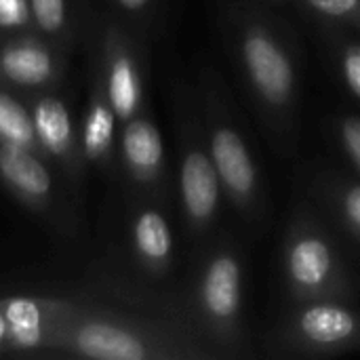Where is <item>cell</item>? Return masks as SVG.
<instances>
[{
  "label": "cell",
  "instance_id": "cell-1",
  "mask_svg": "<svg viewBox=\"0 0 360 360\" xmlns=\"http://www.w3.org/2000/svg\"><path fill=\"white\" fill-rule=\"evenodd\" d=\"M243 61L255 91L270 105H285L293 95L295 70L281 42L262 27L245 32L240 42Z\"/></svg>",
  "mask_w": 360,
  "mask_h": 360
},
{
  "label": "cell",
  "instance_id": "cell-2",
  "mask_svg": "<svg viewBox=\"0 0 360 360\" xmlns=\"http://www.w3.org/2000/svg\"><path fill=\"white\" fill-rule=\"evenodd\" d=\"M57 344L97 360H143L152 356L148 340L133 327L112 321H84L76 329H59Z\"/></svg>",
  "mask_w": 360,
  "mask_h": 360
},
{
  "label": "cell",
  "instance_id": "cell-3",
  "mask_svg": "<svg viewBox=\"0 0 360 360\" xmlns=\"http://www.w3.org/2000/svg\"><path fill=\"white\" fill-rule=\"evenodd\" d=\"M101 82L110 99V105L120 122H127L141 112V70L133 49L116 27H110L105 36Z\"/></svg>",
  "mask_w": 360,
  "mask_h": 360
},
{
  "label": "cell",
  "instance_id": "cell-4",
  "mask_svg": "<svg viewBox=\"0 0 360 360\" xmlns=\"http://www.w3.org/2000/svg\"><path fill=\"white\" fill-rule=\"evenodd\" d=\"M30 112L42 154L55 158L63 165V169L76 173L80 169L82 150L76 141L68 105L55 95H40L32 103Z\"/></svg>",
  "mask_w": 360,
  "mask_h": 360
},
{
  "label": "cell",
  "instance_id": "cell-5",
  "mask_svg": "<svg viewBox=\"0 0 360 360\" xmlns=\"http://www.w3.org/2000/svg\"><path fill=\"white\" fill-rule=\"evenodd\" d=\"M179 190L184 211L192 228H207L215 217L219 202V175L211 156L200 148H190L184 154Z\"/></svg>",
  "mask_w": 360,
  "mask_h": 360
},
{
  "label": "cell",
  "instance_id": "cell-6",
  "mask_svg": "<svg viewBox=\"0 0 360 360\" xmlns=\"http://www.w3.org/2000/svg\"><path fill=\"white\" fill-rule=\"evenodd\" d=\"M59 76L57 55L32 38L0 44V78L19 89H44Z\"/></svg>",
  "mask_w": 360,
  "mask_h": 360
},
{
  "label": "cell",
  "instance_id": "cell-7",
  "mask_svg": "<svg viewBox=\"0 0 360 360\" xmlns=\"http://www.w3.org/2000/svg\"><path fill=\"white\" fill-rule=\"evenodd\" d=\"M0 179L34 209L49 207L55 192L44 156L8 143H0Z\"/></svg>",
  "mask_w": 360,
  "mask_h": 360
},
{
  "label": "cell",
  "instance_id": "cell-8",
  "mask_svg": "<svg viewBox=\"0 0 360 360\" xmlns=\"http://www.w3.org/2000/svg\"><path fill=\"white\" fill-rule=\"evenodd\" d=\"M209 146V156L219 175V181L226 186L234 200H249L257 186V171L245 139L232 127L219 124L213 129Z\"/></svg>",
  "mask_w": 360,
  "mask_h": 360
},
{
  "label": "cell",
  "instance_id": "cell-9",
  "mask_svg": "<svg viewBox=\"0 0 360 360\" xmlns=\"http://www.w3.org/2000/svg\"><path fill=\"white\" fill-rule=\"evenodd\" d=\"M122 165L139 186H154L165 171V143L156 124L143 116H133L122 127Z\"/></svg>",
  "mask_w": 360,
  "mask_h": 360
},
{
  "label": "cell",
  "instance_id": "cell-10",
  "mask_svg": "<svg viewBox=\"0 0 360 360\" xmlns=\"http://www.w3.org/2000/svg\"><path fill=\"white\" fill-rule=\"evenodd\" d=\"M240 264L230 253L215 255L202 274L200 302L202 310L215 323H228L238 314L240 308Z\"/></svg>",
  "mask_w": 360,
  "mask_h": 360
},
{
  "label": "cell",
  "instance_id": "cell-11",
  "mask_svg": "<svg viewBox=\"0 0 360 360\" xmlns=\"http://www.w3.org/2000/svg\"><path fill=\"white\" fill-rule=\"evenodd\" d=\"M116 120L118 118L110 105L101 76H97L82 116V137H80L82 158L95 162L97 167H105L110 162L114 152V139H116Z\"/></svg>",
  "mask_w": 360,
  "mask_h": 360
},
{
  "label": "cell",
  "instance_id": "cell-12",
  "mask_svg": "<svg viewBox=\"0 0 360 360\" xmlns=\"http://www.w3.org/2000/svg\"><path fill=\"white\" fill-rule=\"evenodd\" d=\"M131 240L137 259L148 270H162L171 262L173 234L169 221L158 209L146 207L137 211L131 224Z\"/></svg>",
  "mask_w": 360,
  "mask_h": 360
},
{
  "label": "cell",
  "instance_id": "cell-13",
  "mask_svg": "<svg viewBox=\"0 0 360 360\" xmlns=\"http://www.w3.org/2000/svg\"><path fill=\"white\" fill-rule=\"evenodd\" d=\"M289 276L304 291H316L327 285L333 272V253L319 236H302L289 249Z\"/></svg>",
  "mask_w": 360,
  "mask_h": 360
},
{
  "label": "cell",
  "instance_id": "cell-14",
  "mask_svg": "<svg viewBox=\"0 0 360 360\" xmlns=\"http://www.w3.org/2000/svg\"><path fill=\"white\" fill-rule=\"evenodd\" d=\"M300 329L314 344H338L346 342L356 331V321L346 308L321 304L310 306L302 314Z\"/></svg>",
  "mask_w": 360,
  "mask_h": 360
},
{
  "label": "cell",
  "instance_id": "cell-15",
  "mask_svg": "<svg viewBox=\"0 0 360 360\" xmlns=\"http://www.w3.org/2000/svg\"><path fill=\"white\" fill-rule=\"evenodd\" d=\"M0 143H8L42 154L34 131L32 112L4 89H0Z\"/></svg>",
  "mask_w": 360,
  "mask_h": 360
},
{
  "label": "cell",
  "instance_id": "cell-16",
  "mask_svg": "<svg viewBox=\"0 0 360 360\" xmlns=\"http://www.w3.org/2000/svg\"><path fill=\"white\" fill-rule=\"evenodd\" d=\"M32 23L46 36H61L68 27V0H27Z\"/></svg>",
  "mask_w": 360,
  "mask_h": 360
},
{
  "label": "cell",
  "instance_id": "cell-17",
  "mask_svg": "<svg viewBox=\"0 0 360 360\" xmlns=\"http://www.w3.org/2000/svg\"><path fill=\"white\" fill-rule=\"evenodd\" d=\"M32 23L27 0H0V32H21Z\"/></svg>",
  "mask_w": 360,
  "mask_h": 360
},
{
  "label": "cell",
  "instance_id": "cell-18",
  "mask_svg": "<svg viewBox=\"0 0 360 360\" xmlns=\"http://www.w3.org/2000/svg\"><path fill=\"white\" fill-rule=\"evenodd\" d=\"M344 78L348 82V89L360 99V44H352L344 53Z\"/></svg>",
  "mask_w": 360,
  "mask_h": 360
},
{
  "label": "cell",
  "instance_id": "cell-19",
  "mask_svg": "<svg viewBox=\"0 0 360 360\" xmlns=\"http://www.w3.org/2000/svg\"><path fill=\"white\" fill-rule=\"evenodd\" d=\"M308 4L327 17H348L360 8V0H308Z\"/></svg>",
  "mask_w": 360,
  "mask_h": 360
},
{
  "label": "cell",
  "instance_id": "cell-20",
  "mask_svg": "<svg viewBox=\"0 0 360 360\" xmlns=\"http://www.w3.org/2000/svg\"><path fill=\"white\" fill-rule=\"evenodd\" d=\"M342 139H344V146H346L350 158L360 169V118L352 116L342 122Z\"/></svg>",
  "mask_w": 360,
  "mask_h": 360
},
{
  "label": "cell",
  "instance_id": "cell-21",
  "mask_svg": "<svg viewBox=\"0 0 360 360\" xmlns=\"http://www.w3.org/2000/svg\"><path fill=\"white\" fill-rule=\"evenodd\" d=\"M344 213L346 217L360 228V186H354L344 196Z\"/></svg>",
  "mask_w": 360,
  "mask_h": 360
},
{
  "label": "cell",
  "instance_id": "cell-22",
  "mask_svg": "<svg viewBox=\"0 0 360 360\" xmlns=\"http://www.w3.org/2000/svg\"><path fill=\"white\" fill-rule=\"evenodd\" d=\"M116 4L127 11V13H133V15H139L143 13L148 6H150V0H116Z\"/></svg>",
  "mask_w": 360,
  "mask_h": 360
},
{
  "label": "cell",
  "instance_id": "cell-23",
  "mask_svg": "<svg viewBox=\"0 0 360 360\" xmlns=\"http://www.w3.org/2000/svg\"><path fill=\"white\" fill-rule=\"evenodd\" d=\"M0 350H2V344H0Z\"/></svg>",
  "mask_w": 360,
  "mask_h": 360
}]
</instances>
